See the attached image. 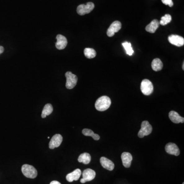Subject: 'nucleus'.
<instances>
[{"instance_id":"1","label":"nucleus","mask_w":184,"mask_h":184,"mask_svg":"<svg viewBox=\"0 0 184 184\" xmlns=\"http://www.w3.org/2000/svg\"><path fill=\"white\" fill-rule=\"evenodd\" d=\"M111 105V100L109 97L106 96H102L99 98L95 102V106L96 110L100 112L105 111Z\"/></svg>"},{"instance_id":"2","label":"nucleus","mask_w":184,"mask_h":184,"mask_svg":"<svg viewBox=\"0 0 184 184\" xmlns=\"http://www.w3.org/2000/svg\"><path fill=\"white\" fill-rule=\"evenodd\" d=\"M22 172L28 178H34L38 175V171L34 166L28 164H24L22 167Z\"/></svg>"},{"instance_id":"3","label":"nucleus","mask_w":184,"mask_h":184,"mask_svg":"<svg viewBox=\"0 0 184 184\" xmlns=\"http://www.w3.org/2000/svg\"><path fill=\"white\" fill-rule=\"evenodd\" d=\"M141 90L144 95L148 96L154 91V86L149 80L144 79L141 83Z\"/></svg>"},{"instance_id":"4","label":"nucleus","mask_w":184,"mask_h":184,"mask_svg":"<svg viewBox=\"0 0 184 184\" xmlns=\"http://www.w3.org/2000/svg\"><path fill=\"white\" fill-rule=\"evenodd\" d=\"M65 75L67 79L65 87L68 89H72L77 84L78 80L77 76L73 74L71 72H67L65 73Z\"/></svg>"},{"instance_id":"5","label":"nucleus","mask_w":184,"mask_h":184,"mask_svg":"<svg viewBox=\"0 0 184 184\" xmlns=\"http://www.w3.org/2000/svg\"><path fill=\"white\" fill-rule=\"evenodd\" d=\"M152 127L147 121H144L141 124V128L138 132V136L139 138H143L144 137L148 136L151 133Z\"/></svg>"},{"instance_id":"6","label":"nucleus","mask_w":184,"mask_h":184,"mask_svg":"<svg viewBox=\"0 0 184 184\" xmlns=\"http://www.w3.org/2000/svg\"><path fill=\"white\" fill-rule=\"evenodd\" d=\"M95 5L92 2H88L87 4H81L77 7V13L80 16L88 14L94 9Z\"/></svg>"},{"instance_id":"7","label":"nucleus","mask_w":184,"mask_h":184,"mask_svg":"<svg viewBox=\"0 0 184 184\" xmlns=\"http://www.w3.org/2000/svg\"><path fill=\"white\" fill-rule=\"evenodd\" d=\"M96 176V173L94 170L91 169H87L83 171V177L80 180L81 183H85L87 182L91 181L92 180L94 179Z\"/></svg>"},{"instance_id":"8","label":"nucleus","mask_w":184,"mask_h":184,"mask_svg":"<svg viewBox=\"0 0 184 184\" xmlns=\"http://www.w3.org/2000/svg\"><path fill=\"white\" fill-rule=\"evenodd\" d=\"M121 28V23L120 22L116 20L110 25L107 31V35L109 37H112L114 34L118 32Z\"/></svg>"},{"instance_id":"9","label":"nucleus","mask_w":184,"mask_h":184,"mask_svg":"<svg viewBox=\"0 0 184 184\" xmlns=\"http://www.w3.org/2000/svg\"><path fill=\"white\" fill-rule=\"evenodd\" d=\"M62 140L63 138L61 135L55 134L54 135L49 142V146L50 149H53L58 147L62 143Z\"/></svg>"},{"instance_id":"10","label":"nucleus","mask_w":184,"mask_h":184,"mask_svg":"<svg viewBox=\"0 0 184 184\" xmlns=\"http://www.w3.org/2000/svg\"><path fill=\"white\" fill-rule=\"evenodd\" d=\"M165 148L167 153L170 155H175V156H178L180 155V149L175 144L173 143H168L167 144Z\"/></svg>"},{"instance_id":"11","label":"nucleus","mask_w":184,"mask_h":184,"mask_svg":"<svg viewBox=\"0 0 184 184\" xmlns=\"http://www.w3.org/2000/svg\"><path fill=\"white\" fill-rule=\"evenodd\" d=\"M168 41L170 44L176 46L181 47L184 45V38L177 35H171L168 37Z\"/></svg>"},{"instance_id":"12","label":"nucleus","mask_w":184,"mask_h":184,"mask_svg":"<svg viewBox=\"0 0 184 184\" xmlns=\"http://www.w3.org/2000/svg\"><path fill=\"white\" fill-rule=\"evenodd\" d=\"M57 42L55 46L58 50H63L67 46L68 41L65 36L61 34H58L56 36Z\"/></svg>"},{"instance_id":"13","label":"nucleus","mask_w":184,"mask_h":184,"mask_svg":"<svg viewBox=\"0 0 184 184\" xmlns=\"http://www.w3.org/2000/svg\"><path fill=\"white\" fill-rule=\"evenodd\" d=\"M121 159L122 163L125 167L129 168L131 165L132 161V157L130 153L128 152H124L121 155Z\"/></svg>"},{"instance_id":"14","label":"nucleus","mask_w":184,"mask_h":184,"mask_svg":"<svg viewBox=\"0 0 184 184\" xmlns=\"http://www.w3.org/2000/svg\"><path fill=\"white\" fill-rule=\"evenodd\" d=\"M100 162L102 166L106 169L112 171L114 169V163L105 157H102L100 158Z\"/></svg>"},{"instance_id":"15","label":"nucleus","mask_w":184,"mask_h":184,"mask_svg":"<svg viewBox=\"0 0 184 184\" xmlns=\"http://www.w3.org/2000/svg\"><path fill=\"white\" fill-rule=\"evenodd\" d=\"M81 171L79 169H76L72 173H70L66 176V179L69 182H72L74 181H77L80 177Z\"/></svg>"},{"instance_id":"16","label":"nucleus","mask_w":184,"mask_h":184,"mask_svg":"<svg viewBox=\"0 0 184 184\" xmlns=\"http://www.w3.org/2000/svg\"><path fill=\"white\" fill-rule=\"evenodd\" d=\"M169 118L172 122L174 123H183L184 122V118L180 116L177 112L175 111H171L169 113Z\"/></svg>"},{"instance_id":"17","label":"nucleus","mask_w":184,"mask_h":184,"mask_svg":"<svg viewBox=\"0 0 184 184\" xmlns=\"http://www.w3.org/2000/svg\"><path fill=\"white\" fill-rule=\"evenodd\" d=\"M159 21L157 20H154L146 27L145 29L147 32L151 33V34H154L159 27Z\"/></svg>"},{"instance_id":"18","label":"nucleus","mask_w":184,"mask_h":184,"mask_svg":"<svg viewBox=\"0 0 184 184\" xmlns=\"http://www.w3.org/2000/svg\"><path fill=\"white\" fill-rule=\"evenodd\" d=\"M163 63L159 58H155L152 61L151 67L153 70L156 72L161 71L163 68Z\"/></svg>"},{"instance_id":"19","label":"nucleus","mask_w":184,"mask_h":184,"mask_svg":"<svg viewBox=\"0 0 184 184\" xmlns=\"http://www.w3.org/2000/svg\"><path fill=\"white\" fill-rule=\"evenodd\" d=\"M91 160V157L90 154L87 152H84L81 154L79 156L78 161L79 163H83L84 164H88L90 163Z\"/></svg>"},{"instance_id":"20","label":"nucleus","mask_w":184,"mask_h":184,"mask_svg":"<svg viewBox=\"0 0 184 184\" xmlns=\"http://www.w3.org/2000/svg\"><path fill=\"white\" fill-rule=\"evenodd\" d=\"M82 133L85 136L92 137L93 138V139L95 140L98 141L100 139L99 135L95 133L93 131H92L91 129L84 128L82 131Z\"/></svg>"},{"instance_id":"21","label":"nucleus","mask_w":184,"mask_h":184,"mask_svg":"<svg viewBox=\"0 0 184 184\" xmlns=\"http://www.w3.org/2000/svg\"><path fill=\"white\" fill-rule=\"evenodd\" d=\"M53 110V109L52 105L50 103H48V104L45 105L43 110L42 115H41L42 118H46L47 116H49L52 113Z\"/></svg>"},{"instance_id":"22","label":"nucleus","mask_w":184,"mask_h":184,"mask_svg":"<svg viewBox=\"0 0 184 184\" xmlns=\"http://www.w3.org/2000/svg\"><path fill=\"white\" fill-rule=\"evenodd\" d=\"M84 54L87 58L92 59L96 56V52L92 48H87L84 49Z\"/></svg>"},{"instance_id":"23","label":"nucleus","mask_w":184,"mask_h":184,"mask_svg":"<svg viewBox=\"0 0 184 184\" xmlns=\"http://www.w3.org/2000/svg\"><path fill=\"white\" fill-rule=\"evenodd\" d=\"M122 46L125 50L126 52V54L129 56H132L134 52L133 49L132 48V44L131 43L125 42L122 43Z\"/></svg>"},{"instance_id":"24","label":"nucleus","mask_w":184,"mask_h":184,"mask_svg":"<svg viewBox=\"0 0 184 184\" xmlns=\"http://www.w3.org/2000/svg\"><path fill=\"white\" fill-rule=\"evenodd\" d=\"M171 20H172V18H171V16L167 14L161 18V20H160V22H159V24H161L162 26H165L171 22Z\"/></svg>"},{"instance_id":"25","label":"nucleus","mask_w":184,"mask_h":184,"mask_svg":"<svg viewBox=\"0 0 184 184\" xmlns=\"http://www.w3.org/2000/svg\"><path fill=\"white\" fill-rule=\"evenodd\" d=\"M162 2L164 4L168 5L169 7H172L173 5V3L172 0H162Z\"/></svg>"},{"instance_id":"26","label":"nucleus","mask_w":184,"mask_h":184,"mask_svg":"<svg viewBox=\"0 0 184 184\" xmlns=\"http://www.w3.org/2000/svg\"><path fill=\"white\" fill-rule=\"evenodd\" d=\"M50 184H61L59 182L56 181H53L51 182Z\"/></svg>"},{"instance_id":"27","label":"nucleus","mask_w":184,"mask_h":184,"mask_svg":"<svg viewBox=\"0 0 184 184\" xmlns=\"http://www.w3.org/2000/svg\"><path fill=\"white\" fill-rule=\"evenodd\" d=\"M4 47L2 46H0V54H1L2 53L4 52Z\"/></svg>"},{"instance_id":"28","label":"nucleus","mask_w":184,"mask_h":184,"mask_svg":"<svg viewBox=\"0 0 184 184\" xmlns=\"http://www.w3.org/2000/svg\"><path fill=\"white\" fill-rule=\"evenodd\" d=\"M183 70H184V62H183Z\"/></svg>"},{"instance_id":"29","label":"nucleus","mask_w":184,"mask_h":184,"mask_svg":"<svg viewBox=\"0 0 184 184\" xmlns=\"http://www.w3.org/2000/svg\"><path fill=\"white\" fill-rule=\"evenodd\" d=\"M184 184V183H183V184Z\"/></svg>"}]
</instances>
